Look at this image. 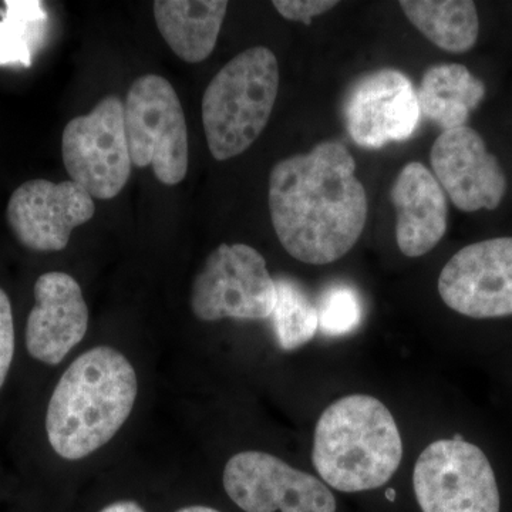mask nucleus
<instances>
[{
  "label": "nucleus",
  "mask_w": 512,
  "mask_h": 512,
  "mask_svg": "<svg viewBox=\"0 0 512 512\" xmlns=\"http://www.w3.org/2000/svg\"><path fill=\"white\" fill-rule=\"evenodd\" d=\"M137 375L119 350L97 346L67 367L50 399L46 433L64 460H82L106 446L134 409Z\"/></svg>",
  "instance_id": "obj_2"
},
{
  "label": "nucleus",
  "mask_w": 512,
  "mask_h": 512,
  "mask_svg": "<svg viewBox=\"0 0 512 512\" xmlns=\"http://www.w3.org/2000/svg\"><path fill=\"white\" fill-rule=\"evenodd\" d=\"M413 487L423 512H501L490 460L461 436L434 441L421 451Z\"/></svg>",
  "instance_id": "obj_7"
},
{
  "label": "nucleus",
  "mask_w": 512,
  "mask_h": 512,
  "mask_svg": "<svg viewBox=\"0 0 512 512\" xmlns=\"http://www.w3.org/2000/svg\"><path fill=\"white\" fill-rule=\"evenodd\" d=\"M274 8L279 15L292 22H302L303 25H311L313 18L329 12L339 5V2L330 0H275Z\"/></svg>",
  "instance_id": "obj_23"
},
{
  "label": "nucleus",
  "mask_w": 512,
  "mask_h": 512,
  "mask_svg": "<svg viewBox=\"0 0 512 512\" xmlns=\"http://www.w3.org/2000/svg\"><path fill=\"white\" fill-rule=\"evenodd\" d=\"M396 208V241L403 255L429 254L447 231L446 192L426 165H404L390 190Z\"/></svg>",
  "instance_id": "obj_15"
},
{
  "label": "nucleus",
  "mask_w": 512,
  "mask_h": 512,
  "mask_svg": "<svg viewBox=\"0 0 512 512\" xmlns=\"http://www.w3.org/2000/svg\"><path fill=\"white\" fill-rule=\"evenodd\" d=\"M50 18L40 0H8L0 9V67L29 69L45 46Z\"/></svg>",
  "instance_id": "obj_19"
},
{
  "label": "nucleus",
  "mask_w": 512,
  "mask_h": 512,
  "mask_svg": "<svg viewBox=\"0 0 512 512\" xmlns=\"http://www.w3.org/2000/svg\"><path fill=\"white\" fill-rule=\"evenodd\" d=\"M124 126L133 165L151 167L168 187L184 180L190 165L188 128L173 84L158 74L138 77L124 103Z\"/></svg>",
  "instance_id": "obj_5"
},
{
  "label": "nucleus",
  "mask_w": 512,
  "mask_h": 512,
  "mask_svg": "<svg viewBox=\"0 0 512 512\" xmlns=\"http://www.w3.org/2000/svg\"><path fill=\"white\" fill-rule=\"evenodd\" d=\"M343 116L357 146L382 148L409 140L421 114L409 77L396 69H380L365 74L350 87Z\"/></svg>",
  "instance_id": "obj_11"
},
{
  "label": "nucleus",
  "mask_w": 512,
  "mask_h": 512,
  "mask_svg": "<svg viewBox=\"0 0 512 512\" xmlns=\"http://www.w3.org/2000/svg\"><path fill=\"white\" fill-rule=\"evenodd\" d=\"M100 512H146V510H144L140 504L136 503V501L121 500L107 505V507L103 508Z\"/></svg>",
  "instance_id": "obj_24"
},
{
  "label": "nucleus",
  "mask_w": 512,
  "mask_h": 512,
  "mask_svg": "<svg viewBox=\"0 0 512 512\" xmlns=\"http://www.w3.org/2000/svg\"><path fill=\"white\" fill-rule=\"evenodd\" d=\"M269 212L282 247L303 264L328 265L348 254L367 220L366 190L348 147L325 141L276 163Z\"/></svg>",
  "instance_id": "obj_1"
},
{
  "label": "nucleus",
  "mask_w": 512,
  "mask_h": 512,
  "mask_svg": "<svg viewBox=\"0 0 512 512\" xmlns=\"http://www.w3.org/2000/svg\"><path fill=\"white\" fill-rule=\"evenodd\" d=\"M35 301L26 325V348L33 359L59 365L89 328L82 288L69 274L46 272L36 281Z\"/></svg>",
  "instance_id": "obj_14"
},
{
  "label": "nucleus",
  "mask_w": 512,
  "mask_h": 512,
  "mask_svg": "<svg viewBox=\"0 0 512 512\" xmlns=\"http://www.w3.org/2000/svg\"><path fill=\"white\" fill-rule=\"evenodd\" d=\"M153 9L158 32L175 55L185 63H201L217 46L228 2L158 0Z\"/></svg>",
  "instance_id": "obj_16"
},
{
  "label": "nucleus",
  "mask_w": 512,
  "mask_h": 512,
  "mask_svg": "<svg viewBox=\"0 0 512 512\" xmlns=\"http://www.w3.org/2000/svg\"><path fill=\"white\" fill-rule=\"evenodd\" d=\"M15 355V326H13L12 305L6 292L0 288V389L8 377Z\"/></svg>",
  "instance_id": "obj_22"
},
{
  "label": "nucleus",
  "mask_w": 512,
  "mask_h": 512,
  "mask_svg": "<svg viewBox=\"0 0 512 512\" xmlns=\"http://www.w3.org/2000/svg\"><path fill=\"white\" fill-rule=\"evenodd\" d=\"M485 97V84L463 64H436L421 79L420 114L443 131L466 126L471 111Z\"/></svg>",
  "instance_id": "obj_17"
},
{
  "label": "nucleus",
  "mask_w": 512,
  "mask_h": 512,
  "mask_svg": "<svg viewBox=\"0 0 512 512\" xmlns=\"http://www.w3.org/2000/svg\"><path fill=\"white\" fill-rule=\"evenodd\" d=\"M387 500L394 501V495H396V491L394 490H387Z\"/></svg>",
  "instance_id": "obj_26"
},
{
  "label": "nucleus",
  "mask_w": 512,
  "mask_h": 512,
  "mask_svg": "<svg viewBox=\"0 0 512 512\" xmlns=\"http://www.w3.org/2000/svg\"><path fill=\"white\" fill-rule=\"evenodd\" d=\"M177 512H221L215 510V508L204 507V505H192V507L181 508Z\"/></svg>",
  "instance_id": "obj_25"
},
{
  "label": "nucleus",
  "mask_w": 512,
  "mask_h": 512,
  "mask_svg": "<svg viewBox=\"0 0 512 512\" xmlns=\"http://www.w3.org/2000/svg\"><path fill=\"white\" fill-rule=\"evenodd\" d=\"M64 168L97 200H113L130 180L124 103L107 96L86 116L76 117L64 127L62 137Z\"/></svg>",
  "instance_id": "obj_8"
},
{
  "label": "nucleus",
  "mask_w": 512,
  "mask_h": 512,
  "mask_svg": "<svg viewBox=\"0 0 512 512\" xmlns=\"http://www.w3.org/2000/svg\"><path fill=\"white\" fill-rule=\"evenodd\" d=\"M430 163L458 210L493 211L504 200L508 183L503 167L473 128L443 131L431 147Z\"/></svg>",
  "instance_id": "obj_13"
},
{
  "label": "nucleus",
  "mask_w": 512,
  "mask_h": 512,
  "mask_svg": "<svg viewBox=\"0 0 512 512\" xmlns=\"http://www.w3.org/2000/svg\"><path fill=\"white\" fill-rule=\"evenodd\" d=\"M402 458L399 427L376 397H342L316 423L313 466L323 483L342 493L383 487L399 470Z\"/></svg>",
  "instance_id": "obj_3"
},
{
  "label": "nucleus",
  "mask_w": 512,
  "mask_h": 512,
  "mask_svg": "<svg viewBox=\"0 0 512 512\" xmlns=\"http://www.w3.org/2000/svg\"><path fill=\"white\" fill-rule=\"evenodd\" d=\"M93 197L79 184L30 180L10 197L6 218L13 235L35 252H59L67 247L73 229L94 217Z\"/></svg>",
  "instance_id": "obj_12"
},
{
  "label": "nucleus",
  "mask_w": 512,
  "mask_h": 512,
  "mask_svg": "<svg viewBox=\"0 0 512 512\" xmlns=\"http://www.w3.org/2000/svg\"><path fill=\"white\" fill-rule=\"evenodd\" d=\"M279 64L268 47H252L212 77L202 97V124L212 157L245 153L261 136L274 111Z\"/></svg>",
  "instance_id": "obj_4"
},
{
  "label": "nucleus",
  "mask_w": 512,
  "mask_h": 512,
  "mask_svg": "<svg viewBox=\"0 0 512 512\" xmlns=\"http://www.w3.org/2000/svg\"><path fill=\"white\" fill-rule=\"evenodd\" d=\"M318 306L319 329L326 336H345L362 322L359 296L346 285H335L323 293Z\"/></svg>",
  "instance_id": "obj_21"
},
{
  "label": "nucleus",
  "mask_w": 512,
  "mask_h": 512,
  "mask_svg": "<svg viewBox=\"0 0 512 512\" xmlns=\"http://www.w3.org/2000/svg\"><path fill=\"white\" fill-rule=\"evenodd\" d=\"M275 284L278 298L271 318L276 340L284 350L301 348L319 330L318 306L293 279L279 278Z\"/></svg>",
  "instance_id": "obj_20"
},
{
  "label": "nucleus",
  "mask_w": 512,
  "mask_h": 512,
  "mask_svg": "<svg viewBox=\"0 0 512 512\" xmlns=\"http://www.w3.org/2000/svg\"><path fill=\"white\" fill-rule=\"evenodd\" d=\"M224 488L245 512H336L328 485L264 451L229 458Z\"/></svg>",
  "instance_id": "obj_9"
},
{
  "label": "nucleus",
  "mask_w": 512,
  "mask_h": 512,
  "mask_svg": "<svg viewBox=\"0 0 512 512\" xmlns=\"http://www.w3.org/2000/svg\"><path fill=\"white\" fill-rule=\"evenodd\" d=\"M439 293L451 311L467 318L512 316V238L460 249L441 269Z\"/></svg>",
  "instance_id": "obj_10"
},
{
  "label": "nucleus",
  "mask_w": 512,
  "mask_h": 512,
  "mask_svg": "<svg viewBox=\"0 0 512 512\" xmlns=\"http://www.w3.org/2000/svg\"><path fill=\"white\" fill-rule=\"evenodd\" d=\"M276 298L264 256L249 245L222 244L195 275L190 305L202 322L262 320L271 318Z\"/></svg>",
  "instance_id": "obj_6"
},
{
  "label": "nucleus",
  "mask_w": 512,
  "mask_h": 512,
  "mask_svg": "<svg viewBox=\"0 0 512 512\" xmlns=\"http://www.w3.org/2000/svg\"><path fill=\"white\" fill-rule=\"evenodd\" d=\"M404 15L431 43L450 53L476 46L480 19L471 0H402Z\"/></svg>",
  "instance_id": "obj_18"
}]
</instances>
